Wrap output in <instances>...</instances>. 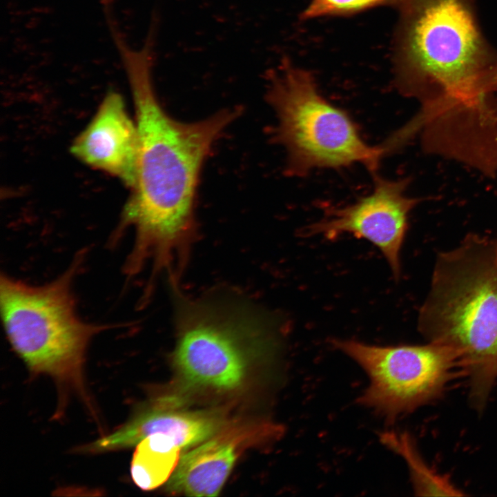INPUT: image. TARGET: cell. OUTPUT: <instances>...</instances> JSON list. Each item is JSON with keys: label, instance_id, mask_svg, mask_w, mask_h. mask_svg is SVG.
Returning <instances> with one entry per match:
<instances>
[{"label": "cell", "instance_id": "6da1fadb", "mask_svg": "<svg viewBox=\"0 0 497 497\" xmlns=\"http://www.w3.org/2000/svg\"><path fill=\"white\" fill-rule=\"evenodd\" d=\"M119 57L135 108L139 136L136 183L113 235L133 227L130 252L140 264L168 267L188 259L196 233L195 202L203 164L214 144L239 116L226 108L196 121L170 117L153 79L155 49L123 48Z\"/></svg>", "mask_w": 497, "mask_h": 497}, {"label": "cell", "instance_id": "7a4b0ae2", "mask_svg": "<svg viewBox=\"0 0 497 497\" xmlns=\"http://www.w3.org/2000/svg\"><path fill=\"white\" fill-rule=\"evenodd\" d=\"M397 8L394 84L421 104L414 125L446 140L496 125L497 53L480 31L472 1L400 0Z\"/></svg>", "mask_w": 497, "mask_h": 497}, {"label": "cell", "instance_id": "3957f363", "mask_svg": "<svg viewBox=\"0 0 497 497\" xmlns=\"http://www.w3.org/2000/svg\"><path fill=\"white\" fill-rule=\"evenodd\" d=\"M418 329L456 355L469 399L483 409L497 380V262L495 240L469 235L436 259Z\"/></svg>", "mask_w": 497, "mask_h": 497}, {"label": "cell", "instance_id": "277c9868", "mask_svg": "<svg viewBox=\"0 0 497 497\" xmlns=\"http://www.w3.org/2000/svg\"><path fill=\"white\" fill-rule=\"evenodd\" d=\"M84 255H77L61 276L43 285H30L6 275L0 279L6 337L33 376H48L55 382L60 413L69 393L95 411L86 385V355L92 338L107 327L87 322L77 313L72 284Z\"/></svg>", "mask_w": 497, "mask_h": 497}, {"label": "cell", "instance_id": "5b68a950", "mask_svg": "<svg viewBox=\"0 0 497 497\" xmlns=\"http://www.w3.org/2000/svg\"><path fill=\"white\" fill-rule=\"evenodd\" d=\"M177 344L174 361L192 384L231 390L243 382L252 358L273 350L277 323L241 299L189 298L172 288Z\"/></svg>", "mask_w": 497, "mask_h": 497}, {"label": "cell", "instance_id": "8992f818", "mask_svg": "<svg viewBox=\"0 0 497 497\" xmlns=\"http://www.w3.org/2000/svg\"><path fill=\"white\" fill-rule=\"evenodd\" d=\"M266 98L275 113L273 139L285 150L287 175L360 164L376 174L384 155L362 139L349 114L320 93L313 75L284 58L268 75Z\"/></svg>", "mask_w": 497, "mask_h": 497}, {"label": "cell", "instance_id": "52a82bcc", "mask_svg": "<svg viewBox=\"0 0 497 497\" xmlns=\"http://www.w3.org/2000/svg\"><path fill=\"white\" fill-rule=\"evenodd\" d=\"M331 342L369 377L358 403L388 422L441 398L456 376L462 375L454 351L435 342L386 347L354 340Z\"/></svg>", "mask_w": 497, "mask_h": 497}, {"label": "cell", "instance_id": "ba28073f", "mask_svg": "<svg viewBox=\"0 0 497 497\" xmlns=\"http://www.w3.org/2000/svg\"><path fill=\"white\" fill-rule=\"evenodd\" d=\"M409 184V179L389 180L376 174L369 195L352 204L327 209L324 217L306 226L304 233L331 240L344 233L365 239L381 251L398 280L409 215L420 201L406 195Z\"/></svg>", "mask_w": 497, "mask_h": 497}, {"label": "cell", "instance_id": "9c48e42d", "mask_svg": "<svg viewBox=\"0 0 497 497\" xmlns=\"http://www.w3.org/2000/svg\"><path fill=\"white\" fill-rule=\"evenodd\" d=\"M70 150L86 164L118 178L131 189L134 188L139 158L138 131L119 92H107Z\"/></svg>", "mask_w": 497, "mask_h": 497}, {"label": "cell", "instance_id": "30bf717a", "mask_svg": "<svg viewBox=\"0 0 497 497\" xmlns=\"http://www.w3.org/2000/svg\"><path fill=\"white\" fill-rule=\"evenodd\" d=\"M223 425L221 416L211 411H175L153 402L137 409L116 430L81 449L88 453L121 450L135 447L149 435L160 433L182 449L211 438Z\"/></svg>", "mask_w": 497, "mask_h": 497}, {"label": "cell", "instance_id": "8fae6325", "mask_svg": "<svg viewBox=\"0 0 497 497\" xmlns=\"http://www.w3.org/2000/svg\"><path fill=\"white\" fill-rule=\"evenodd\" d=\"M246 431H220L179 459L168 489L189 496L219 494L237 458Z\"/></svg>", "mask_w": 497, "mask_h": 497}, {"label": "cell", "instance_id": "7c38bea8", "mask_svg": "<svg viewBox=\"0 0 497 497\" xmlns=\"http://www.w3.org/2000/svg\"><path fill=\"white\" fill-rule=\"evenodd\" d=\"M135 447L130 465L133 482L143 490L162 485L177 467L181 448L160 433L146 436Z\"/></svg>", "mask_w": 497, "mask_h": 497}, {"label": "cell", "instance_id": "4fadbf2b", "mask_svg": "<svg viewBox=\"0 0 497 497\" xmlns=\"http://www.w3.org/2000/svg\"><path fill=\"white\" fill-rule=\"evenodd\" d=\"M380 442L405 460L414 492L417 496H463L446 476L438 474L425 462L413 438L407 432L386 431Z\"/></svg>", "mask_w": 497, "mask_h": 497}, {"label": "cell", "instance_id": "5bb4252c", "mask_svg": "<svg viewBox=\"0 0 497 497\" xmlns=\"http://www.w3.org/2000/svg\"><path fill=\"white\" fill-rule=\"evenodd\" d=\"M400 0H311L301 14L302 20L347 16L382 6L397 7Z\"/></svg>", "mask_w": 497, "mask_h": 497}, {"label": "cell", "instance_id": "9a60e30c", "mask_svg": "<svg viewBox=\"0 0 497 497\" xmlns=\"http://www.w3.org/2000/svg\"><path fill=\"white\" fill-rule=\"evenodd\" d=\"M492 86H493L494 90L496 91L497 90V70L493 77Z\"/></svg>", "mask_w": 497, "mask_h": 497}, {"label": "cell", "instance_id": "2e32d148", "mask_svg": "<svg viewBox=\"0 0 497 497\" xmlns=\"http://www.w3.org/2000/svg\"><path fill=\"white\" fill-rule=\"evenodd\" d=\"M124 273H125V272H124ZM125 274H126L128 277H133V276H130V275H127L126 273H125ZM180 276H181V275H178V276H177V277H168L169 279L173 280V279L179 278ZM150 280H155V279H153V278H152V277H150Z\"/></svg>", "mask_w": 497, "mask_h": 497}, {"label": "cell", "instance_id": "e0dca14e", "mask_svg": "<svg viewBox=\"0 0 497 497\" xmlns=\"http://www.w3.org/2000/svg\"><path fill=\"white\" fill-rule=\"evenodd\" d=\"M495 253H496V260L497 262V240H495Z\"/></svg>", "mask_w": 497, "mask_h": 497}]
</instances>
